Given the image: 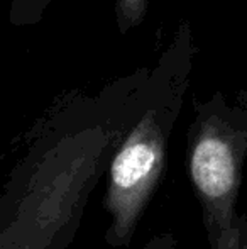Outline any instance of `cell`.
Instances as JSON below:
<instances>
[{"label":"cell","mask_w":247,"mask_h":249,"mask_svg":"<svg viewBox=\"0 0 247 249\" xmlns=\"http://www.w3.org/2000/svg\"><path fill=\"white\" fill-rule=\"evenodd\" d=\"M247 156L244 119L220 95L205 104L188 131L186 173L201 207L210 249H235L246 217L235 210Z\"/></svg>","instance_id":"1"},{"label":"cell","mask_w":247,"mask_h":249,"mask_svg":"<svg viewBox=\"0 0 247 249\" xmlns=\"http://www.w3.org/2000/svg\"><path fill=\"white\" fill-rule=\"evenodd\" d=\"M171 122L168 110L148 108L114 154L103 197V207L110 215L105 234L109 246L131 244L141 217L165 178Z\"/></svg>","instance_id":"2"},{"label":"cell","mask_w":247,"mask_h":249,"mask_svg":"<svg viewBox=\"0 0 247 249\" xmlns=\"http://www.w3.org/2000/svg\"><path fill=\"white\" fill-rule=\"evenodd\" d=\"M149 0H115V16L120 33L125 34L142 22Z\"/></svg>","instance_id":"3"},{"label":"cell","mask_w":247,"mask_h":249,"mask_svg":"<svg viewBox=\"0 0 247 249\" xmlns=\"http://www.w3.org/2000/svg\"><path fill=\"white\" fill-rule=\"evenodd\" d=\"M142 249H180V244L171 232H163L151 237Z\"/></svg>","instance_id":"4"},{"label":"cell","mask_w":247,"mask_h":249,"mask_svg":"<svg viewBox=\"0 0 247 249\" xmlns=\"http://www.w3.org/2000/svg\"><path fill=\"white\" fill-rule=\"evenodd\" d=\"M235 249H247V217L244 220V227H242V232H241V241H239Z\"/></svg>","instance_id":"5"},{"label":"cell","mask_w":247,"mask_h":249,"mask_svg":"<svg viewBox=\"0 0 247 249\" xmlns=\"http://www.w3.org/2000/svg\"><path fill=\"white\" fill-rule=\"evenodd\" d=\"M2 249H7V246H3ZM14 249V248H12ZM16 249H34V248H31L29 244H22V246H17Z\"/></svg>","instance_id":"6"}]
</instances>
